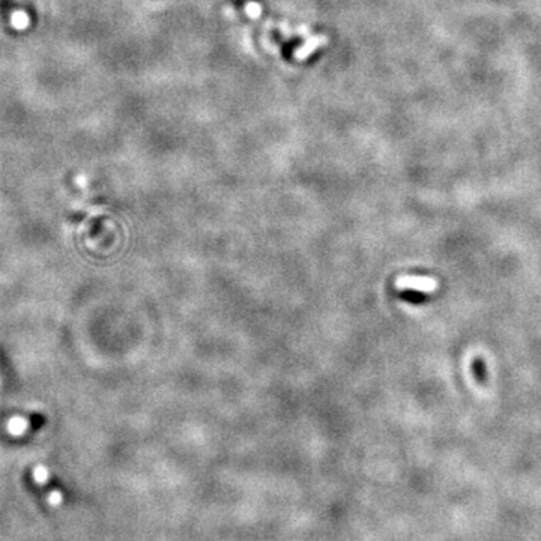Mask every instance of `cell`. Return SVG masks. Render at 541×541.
I'll return each mask as SVG.
<instances>
[{
	"instance_id": "1",
	"label": "cell",
	"mask_w": 541,
	"mask_h": 541,
	"mask_svg": "<svg viewBox=\"0 0 541 541\" xmlns=\"http://www.w3.org/2000/svg\"><path fill=\"white\" fill-rule=\"evenodd\" d=\"M398 284H402L405 287H415V289H433L436 286V283L433 282V280H428V278H421V277H405L398 282Z\"/></svg>"
},
{
	"instance_id": "2",
	"label": "cell",
	"mask_w": 541,
	"mask_h": 541,
	"mask_svg": "<svg viewBox=\"0 0 541 541\" xmlns=\"http://www.w3.org/2000/svg\"><path fill=\"white\" fill-rule=\"evenodd\" d=\"M27 427H29V421L23 417H13L9 421L6 423L8 432L13 436H22L26 433Z\"/></svg>"
},
{
	"instance_id": "3",
	"label": "cell",
	"mask_w": 541,
	"mask_h": 541,
	"mask_svg": "<svg viewBox=\"0 0 541 541\" xmlns=\"http://www.w3.org/2000/svg\"><path fill=\"white\" fill-rule=\"evenodd\" d=\"M31 24V17L24 11H14L11 14V26L15 31H24Z\"/></svg>"
},
{
	"instance_id": "4",
	"label": "cell",
	"mask_w": 541,
	"mask_h": 541,
	"mask_svg": "<svg viewBox=\"0 0 541 541\" xmlns=\"http://www.w3.org/2000/svg\"><path fill=\"white\" fill-rule=\"evenodd\" d=\"M400 298H402L403 301L406 302H410V304H426L427 302V296L419 292V291H412V289H406V291H403L402 293H400Z\"/></svg>"
},
{
	"instance_id": "5",
	"label": "cell",
	"mask_w": 541,
	"mask_h": 541,
	"mask_svg": "<svg viewBox=\"0 0 541 541\" xmlns=\"http://www.w3.org/2000/svg\"><path fill=\"white\" fill-rule=\"evenodd\" d=\"M326 42V38H323V36H317V38H312L309 42H307L302 49L296 53V58L298 59H305L307 56H309L312 51H314L317 47L322 45Z\"/></svg>"
},
{
	"instance_id": "6",
	"label": "cell",
	"mask_w": 541,
	"mask_h": 541,
	"mask_svg": "<svg viewBox=\"0 0 541 541\" xmlns=\"http://www.w3.org/2000/svg\"><path fill=\"white\" fill-rule=\"evenodd\" d=\"M472 371H474V376L475 379H477L480 384H484L487 379V375H486V364H484V361L481 358H475L474 362H472Z\"/></svg>"
},
{
	"instance_id": "7",
	"label": "cell",
	"mask_w": 541,
	"mask_h": 541,
	"mask_svg": "<svg viewBox=\"0 0 541 541\" xmlns=\"http://www.w3.org/2000/svg\"><path fill=\"white\" fill-rule=\"evenodd\" d=\"M0 389H2V376H0Z\"/></svg>"
}]
</instances>
